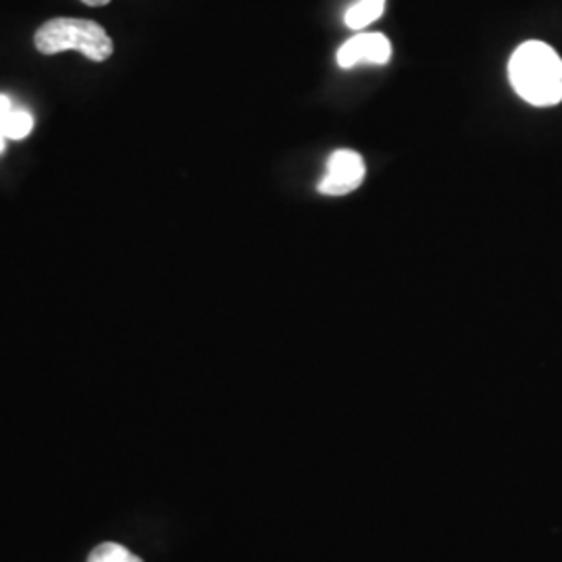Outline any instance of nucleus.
I'll return each instance as SVG.
<instances>
[{
	"mask_svg": "<svg viewBox=\"0 0 562 562\" xmlns=\"http://www.w3.org/2000/svg\"><path fill=\"white\" fill-rule=\"evenodd\" d=\"M508 80L531 106L562 102V59L546 42H522L508 60Z\"/></svg>",
	"mask_w": 562,
	"mask_h": 562,
	"instance_id": "nucleus-1",
	"label": "nucleus"
},
{
	"mask_svg": "<svg viewBox=\"0 0 562 562\" xmlns=\"http://www.w3.org/2000/svg\"><path fill=\"white\" fill-rule=\"evenodd\" d=\"M34 44L42 55H59L63 50H78L86 59L102 63L109 59L115 50L113 41L97 21L59 20L42 23L34 36Z\"/></svg>",
	"mask_w": 562,
	"mask_h": 562,
	"instance_id": "nucleus-2",
	"label": "nucleus"
},
{
	"mask_svg": "<svg viewBox=\"0 0 562 562\" xmlns=\"http://www.w3.org/2000/svg\"><path fill=\"white\" fill-rule=\"evenodd\" d=\"M364 180V161L361 155L355 150H336L319 183V192L325 196H344L355 192Z\"/></svg>",
	"mask_w": 562,
	"mask_h": 562,
	"instance_id": "nucleus-3",
	"label": "nucleus"
},
{
	"mask_svg": "<svg viewBox=\"0 0 562 562\" xmlns=\"http://www.w3.org/2000/svg\"><path fill=\"white\" fill-rule=\"evenodd\" d=\"M392 57V44L383 34H359L341 44L338 50V65L341 69L357 67L361 63L385 65Z\"/></svg>",
	"mask_w": 562,
	"mask_h": 562,
	"instance_id": "nucleus-4",
	"label": "nucleus"
},
{
	"mask_svg": "<svg viewBox=\"0 0 562 562\" xmlns=\"http://www.w3.org/2000/svg\"><path fill=\"white\" fill-rule=\"evenodd\" d=\"M34 130V117L18 109L13 101L4 94H0V132L4 134V138L9 140H23L32 134Z\"/></svg>",
	"mask_w": 562,
	"mask_h": 562,
	"instance_id": "nucleus-5",
	"label": "nucleus"
},
{
	"mask_svg": "<svg viewBox=\"0 0 562 562\" xmlns=\"http://www.w3.org/2000/svg\"><path fill=\"white\" fill-rule=\"evenodd\" d=\"M385 11V0H359L355 7L348 9L344 23L350 30H362L380 20Z\"/></svg>",
	"mask_w": 562,
	"mask_h": 562,
	"instance_id": "nucleus-6",
	"label": "nucleus"
},
{
	"mask_svg": "<svg viewBox=\"0 0 562 562\" xmlns=\"http://www.w3.org/2000/svg\"><path fill=\"white\" fill-rule=\"evenodd\" d=\"M88 562H144L140 557H136V554H132L125 546H121V543L115 542H104L101 546H97L92 552H90V557H88Z\"/></svg>",
	"mask_w": 562,
	"mask_h": 562,
	"instance_id": "nucleus-7",
	"label": "nucleus"
},
{
	"mask_svg": "<svg viewBox=\"0 0 562 562\" xmlns=\"http://www.w3.org/2000/svg\"><path fill=\"white\" fill-rule=\"evenodd\" d=\"M83 4H88V7H104V4H109L111 0H81Z\"/></svg>",
	"mask_w": 562,
	"mask_h": 562,
	"instance_id": "nucleus-8",
	"label": "nucleus"
},
{
	"mask_svg": "<svg viewBox=\"0 0 562 562\" xmlns=\"http://www.w3.org/2000/svg\"><path fill=\"white\" fill-rule=\"evenodd\" d=\"M4 140H7V138H4V134H2V132H0V153H2V150H4Z\"/></svg>",
	"mask_w": 562,
	"mask_h": 562,
	"instance_id": "nucleus-9",
	"label": "nucleus"
}]
</instances>
